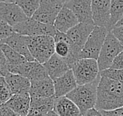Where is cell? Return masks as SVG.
Segmentation results:
<instances>
[{
	"instance_id": "27",
	"label": "cell",
	"mask_w": 123,
	"mask_h": 116,
	"mask_svg": "<svg viewBox=\"0 0 123 116\" xmlns=\"http://www.w3.org/2000/svg\"><path fill=\"white\" fill-rule=\"evenodd\" d=\"M100 76H105L116 81L123 82V69H114V68H108V69L101 71L100 72Z\"/></svg>"
},
{
	"instance_id": "31",
	"label": "cell",
	"mask_w": 123,
	"mask_h": 116,
	"mask_svg": "<svg viewBox=\"0 0 123 116\" xmlns=\"http://www.w3.org/2000/svg\"><path fill=\"white\" fill-rule=\"evenodd\" d=\"M100 111L104 116H123V107L115 110H111V111L101 110Z\"/></svg>"
},
{
	"instance_id": "30",
	"label": "cell",
	"mask_w": 123,
	"mask_h": 116,
	"mask_svg": "<svg viewBox=\"0 0 123 116\" xmlns=\"http://www.w3.org/2000/svg\"><path fill=\"white\" fill-rule=\"evenodd\" d=\"M110 68L114 69H123V50L116 56V58L114 61L111 67Z\"/></svg>"
},
{
	"instance_id": "15",
	"label": "cell",
	"mask_w": 123,
	"mask_h": 116,
	"mask_svg": "<svg viewBox=\"0 0 123 116\" xmlns=\"http://www.w3.org/2000/svg\"><path fill=\"white\" fill-rule=\"evenodd\" d=\"M1 43H5L8 45L15 51L21 54L29 61H35L33 56H31L30 50L28 49V43L25 35H20L17 32H14L8 38H5L2 41L0 42Z\"/></svg>"
},
{
	"instance_id": "37",
	"label": "cell",
	"mask_w": 123,
	"mask_h": 116,
	"mask_svg": "<svg viewBox=\"0 0 123 116\" xmlns=\"http://www.w3.org/2000/svg\"><path fill=\"white\" fill-rule=\"evenodd\" d=\"M122 25H123V17L116 24V25L115 27H120V26H122ZM115 27H114V28H115Z\"/></svg>"
},
{
	"instance_id": "21",
	"label": "cell",
	"mask_w": 123,
	"mask_h": 116,
	"mask_svg": "<svg viewBox=\"0 0 123 116\" xmlns=\"http://www.w3.org/2000/svg\"><path fill=\"white\" fill-rule=\"evenodd\" d=\"M43 65L53 80L61 77L71 69L65 59L61 57L56 53Z\"/></svg>"
},
{
	"instance_id": "29",
	"label": "cell",
	"mask_w": 123,
	"mask_h": 116,
	"mask_svg": "<svg viewBox=\"0 0 123 116\" xmlns=\"http://www.w3.org/2000/svg\"><path fill=\"white\" fill-rule=\"evenodd\" d=\"M7 73H9V71L7 69L6 58L4 53L0 46V75L4 77L6 75Z\"/></svg>"
},
{
	"instance_id": "23",
	"label": "cell",
	"mask_w": 123,
	"mask_h": 116,
	"mask_svg": "<svg viewBox=\"0 0 123 116\" xmlns=\"http://www.w3.org/2000/svg\"><path fill=\"white\" fill-rule=\"evenodd\" d=\"M4 78L13 94L23 91H29L30 90L31 81L21 75L9 72Z\"/></svg>"
},
{
	"instance_id": "36",
	"label": "cell",
	"mask_w": 123,
	"mask_h": 116,
	"mask_svg": "<svg viewBox=\"0 0 123 116\" xmlns=\"http://www.w3.org/2000/svg\"><path fill=\"white\" fill-rule=\"evenodd\" d=\"M56 1H57L59 3H61V4H65V3H67V2H70V1H71V0H56Z\"/></svg>"
},
{
	"instance_id": "18",
	"label": "cell",
	"mask_w": 123,
	"mask_h": 116,
	"mask_svg": "<svg viewBox=\"0 0 123 116\" xmlns=\"http://www.w3.org/2000/svg\"><path fill=\"white\" fill-rule=\"evenodd\" d=\"M95 27V24H91L79 23L76 26L70 29L67 34L73 43L82 49Z\"/></svg>"
},
{
	"instance_id": "28",
	"label": "cell",
	"mask_w": 123,
	"mask_h": 116,
	"mask_svg": "<svg viewBox=\"0 0 123 116\" xmlns=\"http://www.w3.org/2000/svg\"><path fill=\"white\" fill-rule=\"evenodd\" d=\"M15 31L13 30V27L8 24L4 20L0 19V42L8 38Z\"/></svg>"
},
{
	"instance_id": "40",
	"label": "cell",
	"mask_w": 123,
	"mask_h": 116,
	"mask_svg": "<svg viewBox=\"0 0 123 116\" xmlns=\"http://www.w3.org/2000/svg\"><path fill=\"white\" fill-rule=\"evenodd\" d=\"M14 116H20V115H14Z\"/></svg>"
},
{
	"instance_id": "8",
	"label": "cell",
	"mask_w": 123,
	"mask_h": 116,
	"mask_svg": "<svg viewBox=\"0 0 123 116\" xmlns=\"http://www.w3.org/2000/svg\"><path fill=\"white\" fill-rule=\"evenodd\" d=\"M63 6L56 0H41L39 7L31 18L46 24L54 25L56 18Z\"/></svg>"
},
{
	"instance_id": "19",
	"label": "cell",
	"mask_w": 123,
	"mask_h": 116,
	"mask_svg": "<svg viewBox=\"0 0 123 116\" xmlns=\"http://www.w3.org/2000/svg\"><path fill=\"white\" fill-rule=\"evenodd\" d=\"M0 46L6 58L8 71L13 74H20L22 65L28 61V60L6 44L0 43Z\"/></svg>"
},
{
	"instance_id": "38",
	"label": "cell",
	"mask_w": 123,
	"mask_h": 116,
	"mask_svg": "<svg viewBox=\"0 0 123 116\" xmlns=\"http://www.w3.org/2000/svg\"><path fill=\"white\" fill-rule=\"evenodd\" d=\"M16 1H17V0H8L7 2H15Z\"/></svg>"
},
{
	"instance_id": "4",
	"label": "cell",
	"mask_w": 123,
	"mask_h": 116,
	"mask_svg": "<svg viewBox=\"0 0 123 116\" xmlns=\"http://www.w3.org/2000/svg\"><path fill=\"white\" fill-rule=\"evenodd\" d=\"M71 70L78 85L92 82L100 76L97 60L92 58L79 59L72 65Z\"/></svg>"
},
{
	"instance_id": "2",
	"label": "cell",
	"mask_w": 123,
	"mask_h": 116,
	"mask_svg": "<svg viewBox=\"0 0 123 116\" xmlns=\"http://www.w3.org/2000/svg\"><path fill=\"white\" fill-rule=\"evenodd\" d=\"M100 79V76L92 82L85 85H78L75 89L66 95V97L79 107L82 115L96 107L97 101V88Z\"/></svg>"
},
{
	"instance_id": "6",
	"label": "cell",
	"mask_w": 123,
	"mask_h": 116,
	"mask_svg": "<svg viewBox=\"0 0 123 116\" xmlns=\"http://www.w3.org/2000/svg\"><path fill=\"white\" fill-rule=\"evenodd\" d=\"M108 32L106 28L96 26L81 50L79 59L92 58L97 60Z\"/></svg>"
},
{
	"instance_id": "33",
	"label": "cell",
	"mask_w": 123,
	"mask_h": 116,
	"mask_svg": "<svg viewBox=\"0 0 123 116\" xmlns=\"http://www.w3.org/2000/svg\"><path fill=\"white\" fill-rule=\"evenodd\" d=\"M16 114L5 104H0V116H14Z\"/></svg>"
},
{
	"instance_id": "41",
	"label": "cell",
	"mask_w": 123,
	"mask_h": 116,
	"mask_svg": "<svg viewBox=\"0 0 123 116\" xmlns=\"http://www.w3.org/2000/svg\"><path fill=\"white\" fill-rule=\"evenodd\" d=\"M0 76H2V75H0Z\"/></svg>"
},
{
	"instance_id": "25",
	"label": "cell",
	"mask_w": 123,
	"mask_h": 116,
	"mask_svg": "<svg viewBox=\"0 0 123 116\" xmlns=\"http://www.w3.org/2000/svg\"><path fill=\"white\" fill-rule=\"evenodd\" d=\"M16 3L25 12L28 17H32L39 7L41 0H17Z\"/></svg>"
},
{
	"instance_id": "24",
	"label": "cell",
	"mask_w": 123,
	"mask_h": 116,
	"mask_svg": "<svg viewBox=\"0 0 123 116\" xmlns=\"http://www.w3.org/2000/svg\"><path fill=\"white\" fill-rule=\"evenodd\" d=\"M123 17V0L111 1V19L107 30L111 31L114 27Z\"/></svg>"
},
{
	"instance_id": "20",
	"label": "cell",
	"mask_w": 123,
	"mask_h": 116,
	"mask_svg": "<svg viewBox=\"0 0 123 116\" xmlns=\"http://www.w3.org/2000/svg\"><path fill=\"white\" fill-rule=\"evenodd\" d=\"M56 96L51 97L31 98V106L28 116H43L53 111Z\"/></svg>"
},
{
	"instance_id": "3",
	"label": "cell",
	"mask_w": 123,
	"mask_h": 116,
	"mask_svg": "<svg viewBox=\"0 0 123 116\" xmlns=\"http://www.w3.org/2000/svg\"><path fill=\"white\" fill-rule=\"evenodd\" d=\"M31 56L40 64H44L55 53V40L50 35L26 36Z\"/></svg>"
},
{
	"instance_id": "32",
	"label": "cell",
	"mask_w": 123,
	"mask_h": 116,
	"mask_svg": "<svg viewBox=\"0 0 123 116\" xmlns=\"http://www.w3.org/2000/svg\"><path fill=\"white\" fill-rule=\"evenodd\" d=\"M111 32L123 46V25L120 27H115L111 30Z\"/></svg>"
},
{
	"instance_id": "12",
	"label": "cell",
	"mask_w": 123,
	"mask_h": 116,
	"mask_svg": "<svg viewBox=\"0 0 123 116\" xmlns=\"http://www.w3.org/2000/svg\"><path fill=\"white\" fill-rule=\"evenodd\" d=\"M6 104L16 115L28 116L31 106V96L29 91H23L13 94Z\"/></svg>"
},
{
	"instance_id": "39",
	"label": "cell",
	"mask_w": 123,
	"mask_h": 116,
	"mask_svg": "<svg viewBox=\"0 0 123 116\" xmlns=\"http://www.w3.org/2000/svg\"><path fill=\"white\" fill-rule=\"evenodd\" d=\"M8 0H0V2H7Z\"/></svg>"
},
{
	"instance_id": "17",
	"label": "cell",
	"mask_w": 123,
	"mask_h": 116,
	"mask_svg": "<svg viewBox=\"0 0 123 116\" xmlns=\"http://www.w3.org/2000/svg\"><path fill=\"white\" fill-rule=\"evenodd\" d=\"M19 75L28 78L31 82L43 79L49 76L44 65L37 61H26L20 68Z\"/></svg>"
},
{
	"instance_id": "13",
	"label": "cell",
	"mask_w": 123,
	"mask_h": 116,
	"mask_svg": "<svg viewBox=\"0 0 123 116\" xmlns=\"http://www.w3.org/2000/svg\"><path fill=\"white\" fill-rule=\"evenodd\" d=\"M29 93L31 98L51 97L55 96L53 80L49 76H48L43 79L31 82Z\"/></svg>"
},
{
	"instance_id": "22",
	"label": "cell",
	"mask_w": 123,
	"mask_h": 116,
	"mask_svg": "<svg viewBox=\"0 0 123 116\" xmlns=\"http://www.w3.org/2000/svg\"><path fill=\"white\" fill-rule=\"evenodd\" d=\"M53 111L60 116H82L79 107L66 96L56 97Z\"/></svg>"
},
{
	"instance_id": "26",
	"label": "cell",
	"mask_w": 123,
	"mask_h": 116,
	"mask_svg": "<svg viewBox=\"0 0 123 116\" xmlns=\"http://www.w3.org/2000/svg\"><path fill=\"white\" fill-rule=\"evenodd\" d=\"M13 93L3 76H0V104L6 103Z\"/></svg>"
},
{
	"instance_id": "16",
	"label": "cell",
	"mask_w": 123,
	"mask_h": 116,
	"mask_svg": "<svg viewBox=\"0 0 123 116\" xmlns=\"http://www.w3.org/2000/svg\"><path fill=\"white\" fill-rule=\"evenodd\" d=\"M79 23V20L72 10L64 5L56 17L54 26L56 30L67 33L70 29L76 26Z\"/></svg>"
},
{
	"instance_id": "5",
	"label": "cell",
	"mask_w": 123,
	"mask_h": 116,
	"mask_svg": "<svg viewBox=\"0 0 123 116\" xmlns=\"http://www.w3.org/2000/svg\"><path fill=\"white\" fill-rule=\"evenodd\" d=\"M122 50L123 46L121 43L117 39V38L112 34L111 31H109L97 59L100 71H101L108 69L111 67L116 56Z\"/></svg>"
},
{
	"instance_id": "14",
	"label": "cell",
	"mask_w": 123,
	"mask_h": 116,
	"mask_svg": "<svg viewBox=\"0 0 123 116\" xmlns=\"http://www.w3.org/2000/svg\"><path fill=\"white\" fill-rule=\"evenodd\" d=\"M56 97H64L77 87V82L73 71L70 69L59 78L53 80Z\"/></svg>"
},
{
	"instance_id": "7",
	"label": "cell",
	"mask_w": 123,
	"mask_h": 116,
	"mask_svg": "<svg viewBox=\"0 0 123 116\" xmlns=\"http://www.w3.org/2000/svg\"><path fill=\"white\" fill-rule=\"evenodd\" d=\"M13 30L17 33L25 36L35 35H50L54 37L56 29L54 25L46 24L30 17L25 21L18 24L13 27Z\"/></svg>"
},
{
	"instance_id": "11",
	"label": "cell",
	"mask_w": 123,
	"mask_h": 116,
	"mask_svg": "<svg viewBox=\"0 0 123 116\" xmlns=\"http://www.w3.org/2000/svg\"><path fill=\"white\" fill-rule=\"evenodd\" d=\"M64 5L72 10L79 23L94 24L92 12V0H71Z\"/></svg>"
},
{
	"instance_id": "1",
	"label": "cell",
	"mask_w": 123,
	"mask_h": 116,
	"mask_svg": "<svg viewBox=\"0 0 123 116\" xmlns=\"http://www.w3.org/2000/svg\"><path fill=\"white\" fill-rule=\"evenodd\" d=\"M123 107V82L100 76L95 108L99 111H111Z\"/></svg>"
},
{
	"instance_id": "10",
	"label": "cell",
	"mask_w": 123,
	"mask_h": 116,
	"mask_svg": "<svg viewBox=\"0 0 123 116\" xmlns=\"http://www.w3.org/2000/svg\"><path fill=\"white\" fill-rule=\"evenodd\" d=\"M111 0H92V19L95 26L108 28Z\"/></svg>"
},
{
	"instance_id": "9",
	"label": "cell",
	"mask_w": 123,
	"mask_h": 116,
	"mask_svg": "<svg viewBox=\"0 0 123 116\" xmlns=\"http://www.w3.org/2000/svg\"><path fill=\"white\" fill-rule=\"evenodd\" d=\"M29 18L16 2H0V19L11 27L16 26Z\"/></svg>"
},
{
	"instance_id": "35",
	"label": "cell",
	"mask_w": 123,
	"mask_h": 116,
	"mask_svg": "<svg viewBox=\"0 0 123 116\" xmlns=\"http://www.w3.org/2000/svg\"><path fill=\"white\" fill-rule=\"evenodd\" d=\"M43 116H60V115L56 114V113L53 110V111H49V112H48L47 114L44 115H43Z\"/></svg>"
},
{
	"instance_id": "34",
	"label": "cell",
	"mask_w": 123,
	"mask_h": 116,
	"mask_svg": "<svg viewBox=\"0 0 123 116\" xmlns=\"http://www.w3.org/2000/svg\"><path fill=\"white\" fill-rule=\"evenodd\" d=\"M82 116H104V115L101 114V112L99 110L94 108L87 111L85 114L82 115Z\"/></svg>"
}]
</instances>
